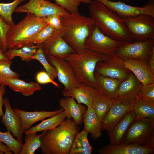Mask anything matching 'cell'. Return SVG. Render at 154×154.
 <instances>
[{
	"mask_svg": "<svg viewBox=\"0 0 154 154\" xmlns=\"http://www.w3.org/2000/svg\"><path fill=\"white\" fill-rule=\"evenodd\" d=\"M142 85L131 72L128 77L121 83L115 98L133 102L136 99Z\"/></svg>",
	"mask_w": 154,
	"mask_h": 154,
	"instance_id": "obj_18",
	"label": "cell"
},
{
	"mask_svg": "<svg viewBox=\"0 0 154 154\" xmlns=\"http://www.w3.org/2000/svg\"><path fill=\"white\" fill-rule=\"evenodd\" d=\"M113 99L101 94L98 95L95 98L92 108L101 122L111 108Z\"/></svg>",
	"mask_w": 154,
	"mask_h": 154,
	"instance_id": "obj_31",
	"label": "cell"
},
{
	"mask_svg": "<svg viewBox=\"0 0 154 154\" xmlns=\"http://www.w3.org/2000/svg\"><path fill=\"white\" fill-rule=\"evenodd\" d=\"M35 60L39 61L43 66L46 72L53 80L57 78L56 68L49 63L45 56L40 45L38 48L35 54L32 57L31 60Z\"/></svg>",
	"mask_w": 154,
	"mask_h": 154,
	"instance_id": "obj_34",
	"label": "cell"
},
{
	"mask_svg": "<svg viewBox=\"0 0 154 154\" xmlns=\"http://www.w3.org/2000/svg\"><path fill=\"white\" fill-rule=\"evenodd\" d=\"M94 24L104 34L122 42H131L135 40L127 27L123 18L101 2L92 0L88 6Z\"/></svg>",
	"mask_w": 154,
	"mask_h": 154,
	"instance_id": "obj_1",
	"label": "cell"
},
{
	"mask_svg": "<svg viewBox=\"0 0 154 154\" xmlns=\"http://www.w3.org/2000/svg\"><path fill=\"white\" fill-rule=\"evenodd\" d=\"M99 154H153L154 148L133 144L122 143L115 146L107 145L98 150Z\"/></svg>",
	"mask_w": 154,
	"mask_h": 154,
	"instance_id": "obj_21",
	"label": "cell"
},
{
	"mask_svg": "<svg viewBox=\"0 0 154 154\" xmlns=\"http://www.w3.org/2000/svg\"><path fill=\"white\" fill-rule=\"evenodd\" d=\"M122 143L154 148V121L146 118L135 119L129 127Z\"/></svg>",
	"mask_w": 154,
	"mask_h": 154,
	"instance_id": "obj_6",
	"label": "cell"
},
{
	"mask_svg": "<svg viewBox=\"0 0 154 154\" xmlns=\"http://www.w3.org/2000/svg\"><path fill=\"white\" fill-rule=\"evenodd\" d=\"M11 60H0V84L6 86L7 81L13 78H18L19 74L11 68Z\"/></svg>",
	"mask_w": 154,
	"mask_h": 154,
	"instance_id": "obj_36",
	"label": "cell"
},
{
	"mask_svg": "<svg viewBox=\"0 0 154 154\" xmlns=\"http://www.w3.org/2000/svg\"><path fill=\"white\" fill-rule=\"evenodd\" d=\"M48 24L46 17H38L27 13L17 24L11 26L6 36L8 49H18L33 44L38 32Z\"/></svg>",
	"mask_w": 154,
	"mask_h": 154,
	"instance_id": "obj_4",
	"label": "cell"
},
{
	"mask_svg": "<svg viewBox=\"0 0 154 154\" xmlns=\"http://www.w3.org/2000/svg\"><path fill=\"white\" fill-rule=\"evenodd\" d=\"M6 92V89L4 86L0 84V119L3 114L2 107L3 104V96Z\"/></svg>",
	"mask_w": 154,
	"mask_h": 154,
	"instance_id": "obj_43",
	"label": "cell"
},
{
	"mask_svg": "<svg viewBox=\"0 0 154 154\" xmlns=\"http://www.w3.org/2000/svg\"><path fill=\"white\" fill-rule=\"evenodd\" d=\"M106 56L85 49L80 53H72L64 59L72 67L79 83H83L96 88L94 75L96 64Z\"/></svg>",
	"mask_w": 154,
	"mask_h": 154,
	"instance_id": "obj_5",
	"label": "cell"
},
{
	"mask_svg": "<svg viewBox=\"0 0 154 154\" xmlns=\"http://www.w3.org/2000/svg\"><path fill=\"white\" fill-rule=\"evenodd\" d=\"M123 18L135 40L154 39V17L143 14Z\"/></svg>",
	"mask_w": 154,
	"mask_h": 154,
	"instance_id": "obj_8",
	"label": "cell"
},
{
	"mask_svg": "<svg viewBox=\"0 0 154 154\" xmlns=\"http://www.w3.org/2000/svg\"><path fill=\"white\" fill-rule=\"evenodd\" d=\"M0 47L2 48V44L1 40L0 38Z\"/></svg>",
	"mask_w": 154,
	"mask_h": 154,
	"instance_id": "obj_47",
	"label": "cell"
},
{
	"mask_svg": "<svg viewBox=\"0 0 154 154\" xmlns=\"http://www.w3.org/2000/svg\"><path fill=\"white\" fill-rule=\"evenodd\" d=\"M88 133L83 130L76 136L70 150L69 154H91L93 147L88 138Z\"/></svg>",
	"mask_w": 154,
	"mask_h": 154,
	"instance_id": "obj_29",
	"label": "cell"
},
{
	"mask_svg": "<svg viewBox=\"0 0 154 154\" xmlns=\"http://www.w3.org/2000/svg\"><path fill=\"white\" fill-rule=\"evenodd\" d=\"M80 127L71 119L65 120L54 129L43 131L40 138L42 154H69Z\"/></svg>",
	"mask_w": 154,
	"mask_h": 154,
	"instance_id": "obj_2",
	"label": "cell"
},
{
	"mask_svg": "<svg viewBox=\"0 0 154 154\" xmlns=\"http://www.w3.org/2000/svg\"><path fill=\"white\" fill-rule=\"evenodd\" d=\"M134 101L130 103L117 98L113 99L112 105L102 121V131L109 130L126 114L133 110Z\"/></svg>",
	"mask_w": 154,
	"mask_h": 154,
	"instance_id": "obj_15",
	"label": "cell"
},
{
	"mask_svg": "<svg viewBox=\"0 0 154 154\" xmlns=\"http://www.w3.org/2000/svg\"><path fill=\"white\" fill-rule=\"evenodd\" d=\"M13 110L21 118L23 133L31 127L32 125L35 123L46 118L52 117L64 111L62 108L54 111H36L28 112L17 108H14Z\"/></svg>",
	"mask_w": 154,
	"mask_h": 154,
	"instance_id": "obj_20",
	"label": "cell"
},
{
	"mask_svg": "<svg viewBox=\"0 0 154 154\" xmlns=\"http://www.w3.org/2000/svg\"><path fill=\"white\" fill-rule=\"evenodd\" d=\"M61 19L63 38L75 52H82L85 49L86 40L94 25L92 19L79 12H68L61 16Z\"/></svg>",
	"mask_w": 154,
	"mask_h": 154,
	"instance_id": "obj_3",
	"label": "cell"
},
{
	"mask_svg": "<svg viewBox=\"0 0 154 154\" xmlns=\"http://www.w3.org/2000/svg\"><path fill=\"white\" fill-rule=\"evenodd\" d=\"M26 0H14L7 3H0V16L11 26L14 23L12 15L18 6Z\"/></svg>",
	"mask_w": 154,
	"mask_h": 154,
	"instance_id": "obj_33",
	"label": "cell"
},
{
	"mask_svg": "<svg viewBox=\"0 0 154 154\" xmlns=\"http://www.w3.org/2000/svg\"><path fill=\"white\" fill-rule=\"evenodd\" d=\"M40 45L34 44L16 49H8L4 52L8 60H11L16 57H20L24 61L31 60V58L36 53Z\"/></svg>",
	"mask_w": 154,
	"mask_h": 154,
	"instance_id": "obj_30",
	"label": "cell"
},
{
	"mask_svg": "<svg viewBox=\"0 0 154 154\" xmlns=\"http://www.w3.org/2000/svg\"><path fill=\"white\" fill-rule=\"evenodd\" d=\"M6 86L16 92H19L23 96H28L33 95L35 92L42 89L38 84L33 82H27L18 78H11L6 82Z\"/></svg>",
	"mask_w": 154,
	"mask_h": 154,
	"instance_id": "obj_27",
	"label": "cell"
},
{
	"mask_svg": "<svg viewBox=\"0 0 154 154\" xmlns=\"http://www.w3.org/2000/svg\"><path fill=\"white\" fill-rule=\"evenodd\" d=\"M118 0L120 1L121 0ZM125 0L126 1H142V0Z\"/></svg>",
	"mask_w": 154,
	"mask_h": 154,
	"instance_id": "obj_49",
	"label": "cell"
},
{
	"mask_svg": "<svg viewBox=\"0 0 154 154\" xmlns=\"http://www.w3.org/2000/svg\"><path fill=\"white\" fill-rule=\"evenodd\" d=\"M133 110L135 119L146 118L154 121V100L137 96L134 102Z\"/></svg>",
	"mask_w": 154,
	"mask_h": 154,
	"instance_id": "obj_26",
	"label": "cell"
},
{
	"mask_svg": "<svg viewBox=\"0 0 154 154\" xmlns=\"http://www.w3.org/2000/svg\"><path fill=\"white\" fill-rule=\"evenodd\" d=\"M62 28L56 30L51 36L40 45L46 56H53L65 58L75 52L62 38Z\"/></svg>",
	"mask_w": 154,
	"mask_h": 154,
	"instance_id": "obj_12",
	"label": "cell"
},
{
	"mask_svg": "<svg viewBox=\"0 0 154 154\" xmlns=\"http://www.w3.org/2000/svg\"><path fill=\"white\" fill-rule=\"evenodd\" d=\"M62 94L64 97L74 98L77 103L84 104L87 107H92L95 98L100 93L97 89L81 83L75 88L68 90L64 89Z\"/></svg>",
	"mask_w": 154,
	"mask_h": 154,
	"instance_id": "obj_17",
	"label": "cell"
},
{
	"mask_svg": "<svg viewBox=\"0 0 154 154\" xmlns=\"http://www.w3.org/2000/svg\"><path fill=\"white\" fill-rule=\"evenodd\" d=\"M36 79L37 83L41 84L51 83L58 88H60V85L52 80L46 71H40L37 73Z\"/></svg>",
	"mask_w": 154,
	"mask_h": 154,
	"instance_id": "obj_40",
	"label": "cell"
},
{
	"mask_svg": "<svg viewBox=\"0 0 154 154\" xmlns=\"http://www.w3.org/2000/svg\"><path fill=\"white\" fill-rule=\"evenodd\" d=\"M122 42L114 40L103 33L94 25L85 43V49L106 56L114 55Z\"/></svg>",
	"mask_w": 154,
	"mask_h": 154,
	"instance_id": "obj_9",
	"label": "cell"
},
{
	"mask_svg": "<svg viewBox=\"0 0 154 154\" xmlns=\"http://www.w3.org/2000/svg\"><path fill=\"white\" fill-rule=\"evenodd\" d=\"M14 12L30 13L41 17L56 14L62 15L68 12L48 0H29L24 4L17 7Z\"/></svg>",
	"mask_w": 154,
	"mask_h": 154,
	"instance_id": "obj_11",
	"label": "cell"
},
{
	"mask_svg": "<svg viewBox=\"0 0 154 154\" xmlns=\"http://www.w3.org/2000/svg\"><path fill=\"white\" fill-rule=\"evenodd\" d=\"M96 80V88L100 94L107 96L112 99L115 98L119 87L121 82L117 79L103 76L94 71Z\"/></svg>",
	"mask_w": 154,
	"mask_h": 154,
	"instance_id": "obj_24",
	"label": "cell"
},
{
	"mask_svg": "<svg viewBox=\"0 0 154 154\" xmlns=\"http://www.w3.org/2000/svg\"><path fill=\"white\" fill-rule=\"evenodd\" d=\"M148 65L151 71L154 74V47L152 49L150 55Z\"/></svg>",
	"mask_w": 154,
	"mask_h": 154,
	"instance_id": "obj_44",
	"label": "cell"
},
{
	"mask_svg": "<svg viewBox=\"0 0 154 154\" xmlns=\"http://www.w3.org/2000/svg\"><path fill=\"white\" fill-rule=\"evenodd\" d=\"M125 67L130 70L143 85L154 83V74L148 64L137 59L123 60Z\"/></svg>",
	"mask_w": 154,
	"mask_h": 154,
	"instance_id": "obj_22",
	"label": "cell"
},
{
	"mask_svg": "<svg viewBox=\"0 0 154 154\" xmlns=\"http://www.w3.org/2000/svg\"><path fill=\"white\" fill-rule=\"evenodd\" d=\"M25 143L23 144L19 154H34L36 150L40 147V138L42 134H37L33 132L25 134Z\"/></svg>",
	"mask_w": 154,
	"mask_h": 154,
	"instance_id": "obj_32",
	"label": "cell"
},
{
	"mask_svg": "<svg viewBox=\"0 0 154 154\" xmlns=\"http://www.w3.org/2000/svg\"><path fill=\"white\" fill-rule=\"evenodd\" d=\"M154 39L144 40H135L131 42H122L116 50L114 55L122 60L137 59L147 64L152 49Z\"/></svg>",
	"mask_w": 154,
	"mask_h": 154,
	"instance_id": "obj_7",
	"label": "cell"
},
{
	"mask_svg": "<svg viewBox=\"0 0 154 154\" xmlns=\"http://www.w3.org/2000/svg\"><path fill=\"white\" fill-rule=\"evenodd\" d=\"M5 154L4 152L2 150L0 149V154Z\"/></svg>",
	"mask_w": 154,
	"mask_h": 154,
	"instance_id": "obj_48",
	"label": "cell"
},
{
	"mask_svg": "<svg viewBox=\"0 0 154 154\" xmlns=\"http://www.w3.org/2000/svg\"><path fill=\"white\" fill-rule=\"evenodd\" d=\"M82 122L84 125L83 129L90 133L93 139L101 137L102 122L92 107H87L82 115Z\"/></svg>",
	"mask_w": 154,
	"mask_h": 154,
	"instance_id": "obj_25",
	"label": "cell"
},
{
	"mask_svg": "<svg viewBox=\"0 0 154 154\" xmlns=\"http://www.w3.org/2000/svg\"><path fill=\"white\" fill-rule=\"evenodd\" d=\"M3 103L5 108V112L1 117V123L7 130L12 133L13 137L22 142L23 132L21 118L12 109L8 97L3 98Z\"/></svg>",
	"mask_w": 154,
	"mask_h": 154,
	"instance_id": "obj_16",
	"label": "cell"
},
{
	"mask_svg": "<svg viewBox=\"0 0 154 154\" xmlns=\"http://www.w3.org/2000/svg\"><path fill=\"white\" fill-rule=\"evenodd\" d=\"M56 29L48 24L38 33L34 41V44L40 45L48 39L52 35Z\"/></svg>",
	"mask_w": 154,
	"mask_h": 154,
	"instance_id": "obj_38",
	"label": "cell"
},
{
	"mask_svg": "<svg viewBox=\"0 0 154 154\" xmlns=\"http://www.w3.org/2000/svg\"><path fill=\"white\" fill-rule=\"evenodd\" d=\"M92 0H54L56 4L69 13H75L78 12V7L81 3L89 4Z\"/></svg>",
	"mask_w": 154,
	"mask_h": 154,
	"instance_id": "obj_37",
	"label": "cell"
},
{
	"mask_svg": "<svg viewBox=\"0 0 154 154\" xmlns=\"http://www.w3.org/2000/svg\"><path fill=\"white\" fill-rule=\"evenodd\" d=\"M4 143L14 154H19L23 144L22 142L15 139L7 131L3 132L0 131V143Z\"/></svg>",
	"mask_w": 154,
	"mask_h": 154,
	"instance_id": "obj_35",
	"label": "cell"
},
{
	"mask_svg": "<svg viewBox=\"0 0 154 154\" xmlns=\"http://www.w3.org/2000/svg\"><path fill=\"white\" fill-rule=\"evenodd\" d=\"M46 57L49 63L56 69L58 80L64 86V89L69 90L78 86L79 83L73 69L64 58L51 56Z\"/></svg>",
	"mask_w": 154,
	"mask_h": 154,
	"instance_id": "obj_14",
	"label": "cell"
},
{
	"mask_svg": "<svg viewBox=\"0 0 154 154\" xmlns=\"http://www.w3.org/2000/svg\"><path fill=\"white\" fill-rule=\"evenodd\" d=\"M100 1L108 8L123 18L145 14L154 17V0H148L143 7H134L119 1L95 0Z\"/></svg>",
	"mask_w": 154,
	"mask_h": 154,
	"instance_id": "obj_13",
	"label": "cell"
},
{
	"mask_svg": "<svg viewBox=\"0 0 154 154\" xmlns=\"http://www.w3.org/2000/svg\"><path fill=\"white\" fill-rule=\"evenodd\" d=\"M8 60L5 55L2 48L0 47V60Z\"/></svg>",
	"mask_w": 154,
	"mask_h": 154,
	"instance_id": "obj_46",
	"label": "cell"
},
{
	"mask_svg": "<svg viewBox=\"0 0 154 154\" xmlns=\"http://www.w3.org/2000/svg\"><path fill=\"white\" fill-rule=\"evenodd\" d=\"M135 119L133 110L126 114L112 128L107 131L109 137V145L115 146L122 144L130 125Z\"/></svg>",
	"mask_w": 154,
	"mask_h": 154,
	"instance_id": "obj_19",
	"label": "cell"
},
{
	"mask_svg": "<svg viewBox=\"0 0 154 154\" xmlns=\"http://www.w3.org/2000/svg\"><path fill=\"white\" fill-rule=\"evenodd\" d=\"M61 16L56 14L46 17V20L48 24L54 28L56 30L61 29L62 28Z\"/></svg>",
	"mask_w": 154,
	"mask_h": 154,
	"instance_id": "obj_42",
	"label": "cell"
},
{
	"mask_svg": "<svg viewBox=\"0 0 154 154\" xmlns=\"http://www.w3.org/2000/svg\"><path fill=\"white\" fill-rule=\"evenodd\" d=\"M94 71L103 76L122 81L126 79L131 72L125 66L123 60L114 54L106 56L103 60L98 61Z\"/></svg>",
	"mask_w": 154,
	"mask_h": 154,
	"instance_id": "obj_10",
	"label": "cell"
},
{
	"mask_svg": "<svg viewBox=\"0 0 154 154\" xmlns=\"http://www.w3.org/2000/svg\"><path fill=\"white\" fill-rule=\"evenodd\" d=\"M137 96L154 100V83L142 85Z\"/></svg>",
	"mask_w": 154,
	"mask_h": 154,
	"instance_id": "obj_41",
	"label": "cell"
},
{
	"mask_svg": "<svg viewBox=\"0 0 154 154\" xmlns=\"http://www.w3.org/2000/svg\"><path fill=\"white\" fill-rule=\"evenodd\" d=\"M64 110L50 118L42 121L39 124L30 127L25 132V134L55 129L65 120Z\"/></svg>",
	"mask_w": 154,
	"mask_h": 154,
	"instance_id": "obj_28",
	"label": "cell"
},
{
	"mask_svg": "<svg viewBox=\"0 0 154 154\" xmlns=\"http://www.w3.org/2000/svg\"><path fill=\"white\" fill-rule=\"evenodd\" d=\"M11 26L0 16V38L2 44V49L4 52L7 50L6 44V36Z\"/></svg>",
	"mask_w": 154,
	"mask_h": 154,
	"instance_id": "obj_39",
	"label": "cell"
},
{
	"mask_svg": "<svg viewBox=\"0 0 154 154\" xmlns=\"http://www.w3.org/2000/svg\"><path fill=\"white\" fill-rule=\"evenodd\" d=\"M62 98L59 101L60 107L64 111L67 119L72 118L76 124H82V116L86 111L87 107L82 104H79L75 99L70 97Z\"/></svg>",
	"mask_w": 154,
	"mask_h": 154,
	"instance_id": "obj_23",
	"label": "cell"
},
{
	"mask_svg": "<svg viewBox=\"0 0 154 154\" xmlns=\"http://www.w3.org/2000/svg\"><path fill=\"white\" fill-rule=\"evenodd\" d=\"M0 149L3 151L5 154H12L11 150L9 147L5 144L2 143H0Z\"/></svg>",
	"mask_w": 154,
	"mask_h": 154,
	"instance_id": "obj_45",
	"label": "cell"
}]
</instances>
